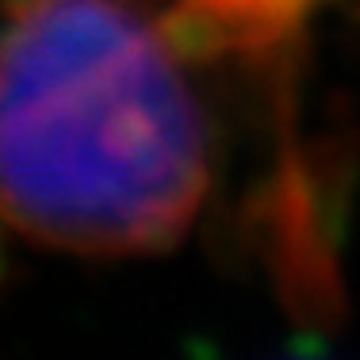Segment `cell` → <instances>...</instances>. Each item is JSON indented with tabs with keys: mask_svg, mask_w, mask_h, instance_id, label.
Wrapping results in <instances>:
<instances>
[{
	"mask_svg": "<svg viewBox=\"0 0 360 360\" xmlns=\"http://www.w3.org/2000/svg\"><path fill=\"white\" fill-rule=\"evenodd\" d=\"M211 188L180 39L127 0H4L0 230L77 257L165 253Z\"/></svg>",
	"mask_w": 360,
	"mask_h": 360,
	"instance_id": "cell-1",
	"label": "cell"
},
{
	"mask_svg": "<svg viewBox=\"0 0 360 360\" xmlns=\"http://www.w3.org/2000/svg\"><path fill=\"white\" fill-rule=\"evenodd\" d=\"M338 0H158V15L180 42L238 54H276Z\"/></svg>",
	"mask_w": 360,
	"mask_h": 360,
	"instance_id": "cell-2",
	"label": "cell"
}]
</instances>
